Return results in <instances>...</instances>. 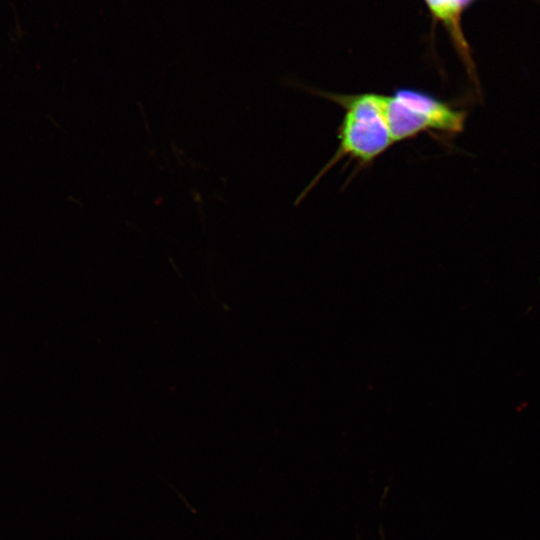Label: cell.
Returning a JSON list of instances; mask_svg holds the SVG:
<instances>
[{"label": "cell", "mask_w": 540, "mask_h": 540, "mask_svg": "<svg viewBox=\"0 0 540 540\" xmlns=\"http://www.w3.org/2000/svg\"><path fill=\"white\" fill-rule=\"evenodd\" d=\"M316 93L339 105L344 114L338 128L337 149L304 194L341 160L348 159L366 167L394 144L385 116L383 94Z\"/></svg>", "instance_id": "1"}, {"label": "cell", "mask_w": 540, "mask_h": 540, "mask_svg": "<svg viewBox=\"0 0 540 540\" xmlns=\"http://www.w3.org/2000/svg\"><path fill=\"white\" fill-rule=\"evenodd\" d=\"M384 111L394 143L422 133L453 138L464 130L467 112L450 102L416 88H399L383 94Z\"/></svg>", "instance_id": "2"}, {"label": "cell", "mask_w": 540, "mask_h": 540, "mask_svg": "<svg viewBox=\"0 0 540 540\" xmlns=\"http://www.w3.org/2000/svg\"><path fill=\"white\" fill-rule=\"evenodd\" d=\"M478 0H423L432 21L434 32L439 24L451 42L455 52L461 60L467 76L476 92L481 96V87L472 56V49L466 39L463 29V16L465 12Z\"/></svg>", "instance_id": "3"}]
</instances>
